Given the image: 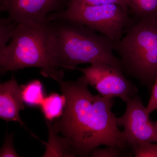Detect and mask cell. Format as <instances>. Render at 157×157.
<instances>
[{
	"label": "cell",
	"mask_w": 157,
	"mask_h": 157,
	"mask_svg": "<svg viewBox=\"0 0 157 157\" xmlns=\"http://www.w3.org/2000/svg\"><path fill=\"white\" fill-rule=\"evenodd\" d=\"M57 82L66 105L61 116L50 126L67 140L72 156H89L101 145L125 151L128 146L112 111L113 98L92 94L83 75L75 81Z\"/></svg>",
	"instance_id": "1"
},
{
	"label": "cell",
	"mask_w": 157,
	"mask_h": 157,
	"mask_svg": "<svg viewBox=\"0 0 157 157\" xmlns=\"http://www.w3.org/2000/svg\"><path fill=\"white\" fill-rule=\"evenodd\" d=\"M10 40L0 59L1 74L37 67L45 77L57 82L63 79L64 74L57 66L55 41L50 21L36 26L16 24Z\"/></svg>",
	"instance_id": "2"
},
{
	"label": "cell",
	"mask_w": 157,
	"mask_h": 157,
	"mask_svg": "<svg viewBox=\"0 0 157 157\" xmlns=\"http://www.w3.org/2000/svg\"><path fill=\"white\" fill-rule=\"evenodd\" d=\"M59 21L61 22L57 25L49 21L55 41L58 68L74 70L81 64L103 63L123 70L120 59L113 54V41L80 24Z\"/></svg>",
	"instance_id": "3"
},
{
	"label": "cell",
	"mask_w": 157,
	"mask_h": 157,
	"mask_svg": "<svg viewBox=\"0 0 157 157\" xmlns=\"http://www.w3.org/2000/svg\"><path fill=\"white\" fill-rule=\"evenodd\" d=\"M125 36L114 42L123 70L145 84L157 76V21L137 19Z\"/></svg>",
	"instance_id": "4"
},
{
	"label": "cell",
	"mask_w": 157,
	"mask_h": 157,
	"mask_svg": "<svg viewBox=\"0 0 157 157\" xmlns=\"http://www.w3.org/2000/svg\"><path fill=\"white\" fill-rule=\"evenodd\" d=\"M67 20L80 24L98 32L113 42L122 37L130 24L128 11L116 4L88 5L75 1L68 2L66 9L48 15L47 20Z\"/></svg>",
	"instance_id": "5"
},
{
	"label": "cell",
	"mask_w": 157,
	"mask_h": 157,
	"mask_svg": "<svg viewBox=\"0 0 157 157\" xmlns=\"http://www.w3.org/2000/svg\"><path fill=\"white\" fill-rule=\"evenodd\" d=\"M83 73L89 85L106 98H119L126 102L136 95L137 89L123 74L122 69L107 64L96 63L85 68H77Z\"/></svg>",
	"instance_id": "6"
},
{
	"label": "cell",
	"mask_w": 157,
	"mask_h": 157,
	"mask_svg": "<svg viewBox=\"0 0 157 157\" xmlns=\"http://www.w3.org/2000/svg\"><path fill=\"white\" fill-rule=\"evenodd\" d=\"M126 103L125 111L117 117V123L119 127H124L123 133L128 147L132 148L143 142L157 143L156 124L150 120V114L139 97L135 95Z\"/></svg>",
	"instance_id": "7"
},
{
	"label": "cell",
	"mask_w": 157,
	"mask_h": 157,
	"mask_svg": "<svg viewBox=\"0 0 157 157\" xmlns=\"http://www.w3.org/2000/svg\"><path fill=\"white\" fill-rule=\"evenodd\" d=\"M67 0H4L2 11L16 24L39 25L48 22L51 12L63 10Z\"/></svg>",
	"instance_id": "8"
},
{
	"label": "cell",
	"mask_w": 157,
	"mask_h": 157,
	"mask_svg": "<svg viewBox=\"0 0 157 157\" xmlns=\"http://www.w3.org/2000/svg\"><path fill=\"white\" fill-rule=\"evenodd\" d=\"M24 104L20 86L14 77L0 83V118L17 122L25 127L20 116V111L25 109Z\"/></svg>",
	"instance_id": "9"
},
{
	"label": "cell",
	"mask_w": 157,
	"mask_h": 157,
	"mask_svg": "<svg viewBox=\"0 0 157 157\" xmlns=\"http://www.w3.org/2000/svg\"><path fill=\"white\" fill-rule=\"evenodd\" d=\"M66 102L63 94L53 93L45 97L40 107L46 121L51 122L60 117L63 112Z\"/></svg>",
	"instance_id": "10"
},
{
	"label": "cell",
	"mask_w": 157,
	"mask_h": 157,
	"mask_svg": "<svg viewBox=\"0 0 157 157\" xmlns=\"http://www.w3.org/2000/svg\"><path fill=\"white\" fill-rule=\"evenodd\" d=\"M129 10L138 20L157 21V0H128Z\"/></svg>",
	"instance_id": "11"
},
{
	"label": "cell",
	"mask_w": 157,
	"mask_h": 157,
	"mask_svg": "<svg viewBox=\"0 0 157 157\" xmlns=\"http://www.w3.org/2000/svg\"><path fill=\"white\" fill-rule=\"evenodd\" d=\"M20 87L25 104L31 107L40 106L45 97L43 85L40 80H32Z\"/></svg>",
	"instance_id": "12"
},
{
	"label": "cell",
	"mask_w": 157,
	"mask_h": 157,
	"mask_svg": "<svg viewBox=\"0 0 157 157\" xmlns=\"http://www.w3.org/2000/svg\"><path fill=\"white\" fill-rule=\"evenodd\" d=\"M16 25V23L11 21L8 17L5 18L0 16V59L7 43L11 39Z\"/></svg>",
	"instance_id": "13"
},
{
	"label": "cell",
	"mask_w": 157,
	"mask_h": 157,
	"mask_svg": "<svg viewBox=\"0 0 157 157\" xmlns=\"http://www.w3.org/2000/svg\"><path fill=\"white\" fill-rule=\"evenodd\" d=\"M136 157H157V144L143 142L132 147Z\"/></svg>",
	"instance_id": "14"
},
{
	"label": "cell",
	"mask_w": 157,
	"mask_h": 157,
	"mask_svg": "<svg viewBox=\"0 0 157 157\" xmlns=\"http://www.w3.org/2000/svg\"><path fill=\"white\" fill-rule=\"evenodd\" d=\"M104 148L95 149L91 153L93 157H118L125 156L124 151L115 147L106 146Z\"/></svg>",
	"instance_id": "15"
},
{
	"label": "cell",
	"mask_w": 157,
	"mask_h": 157,
	"mask_svg": "<svg viewBox=\"0 0 157 157\" xmlns=\"http://www.w3.org/2000/svg\"><path fill=\"white\" fill-rule=\"evenodd\" d=\"M69 1L70 0H67ZM78 2L88 5H103L109 4H116L119 5L125 10H129V4L128 0H75Z\"/></svg>",
	"instance_id": "16"
},
{
	"label": "cell",
	"mask_w": 157,
	"mask_h": 157,
	"mask_svg": "<svg viewBox=\"0 0 157 157\" xmlns=\"http://www.w3.org/2000/svg\"><path fill=\"white\" fill-rule=\"evenodd\" d=\"M13 140V135H9L6 136L5 142L0 149V157H19L14 149Z\"/></svg>",
	"instance_id": "17"
},
{
	"label": "cell",
	"mask_w": 157,
	"mask_h": 157,
	"mask_svg": "<svg viewBox=\"0 0 157 157\" xmlns=\"http://www.w3.org/2000/svg\"><path fill=\"white\" fill-rule=\"evenodd\" d=\"M146 109L149 114L157 109V76L153 84L151 95Z\"/></svg>",
	"instance_id": "18"
},
{
	"label": "cell",
	"mask_w": 157,
	"mask_h": 157,
	"mask_svg": "<svg viewBox=\"0 0 157 157\" xmlns=\"http://www.w3.org/2000/svg\"><path fill=\"white\" fill-rule=\"evenodd\" d=\"M4 1V0H0V13L2 12V8L3 3Z\"/></svg>",
	"instance_id": "19"
},
{
	"label": "cell",
	"mask_w": 157,
	"mask_h": 157,
	"mask_svg": "<svg viewBox=\"0 0 157 157\" xmlns=\"http://www.w3.org/2000/svg\"><path fill=\"white\" fill-rule=\"evenodd\" d=\"M156 124V127L157 129V123L156 124Z\"/></svg>",
	"instance_id": "20"
}]
</instances>
